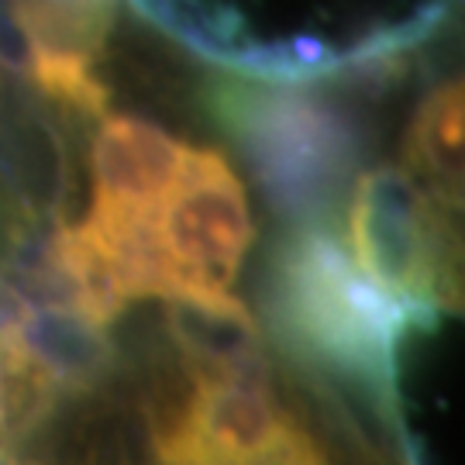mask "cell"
Masks as SVG:
<instances>
[{"instance_id":"277c9868","label":"cell","mask_w":465,"mask_h":465,"mask_svg":"<svg viewBox=\"0 0 465 465\" xmlns=\"http://www.w3.org/2000/svg\"><path fill=\"white\" fill-rule=\"evenodd\" d=\"M411 159L438 183L451 190L462 176V86L438 90L417 117L411 134Z\"/></svg>"},{"instance_id":"8992f818","label":"cell","mask_w":465,"mask_h":465,"mask_svg":"<svg viewBox=\"0 0 465 465\" xmlns=\"http://www.w3.org/2000/svg\"><path fill=\"white\" fill-rule=\"evenodd\" d=\"M32 55L35 84L42 86L49 97L63 100L66 107L76 111H90L97 114L107 104V86L94 76L90 55H76V52H28Z\"/></svg>"},{"instance_id":"5b68a950","label":"cell","mask_w":465,"mask_h":465,"mask_svg":"<svg viewBox=\"0 0 465 465\" xmlns=\"http://www.w3.org/2000/svg\"><path fill=\"white\" fill-rule=\"evenodd\" d=\"M45 380V359L21 321L0 317V445L15 431L25 400Z\"/></svg>"},{"instance_id":"3957f363","label":"cell","mask_w":465,"mask_h":465,"mask_svg":"<svg viewBox=\"0 0 465 465\" xmlns=\"http://www.w3.org/2000/svg\"><path fill=\"white\" fill-rule=\"evenodd\" d=\"M249 138L272 193L293 203L324 197L345 169V132L307 104H266L252 117Z\"/></svg>"},{"instance_id":"6da1fadb","label":"cell","mask_w":465,"mask_h":465,"mask_svg":"<svg viewBox=\"0 0 465 465\" xmlns=\"http://www.w3.org/2000/svg\"><path fill=\"white\" fill-rule=\"evenodd\" d=\"M276 311L286 334L317 362L390 386L397 338L420 303L372 280L328 238H303L282 259Z\"/></svg>"},{"instance_id":"7a4b0ae2","label":"cell","mask_w":465,"mask_h":465,"mask_svg":"<svg viewBox=\"0 0 465 465\" xmlns=\"http://www.w3.org/2000/svg\"><path fill=\"white\" fill-rule=\"evenodd\" d=\"M351 259L400 297L424 303L451 293L449 238L407 176H369L351 207Z\"/></svg>"}]
</instances>
